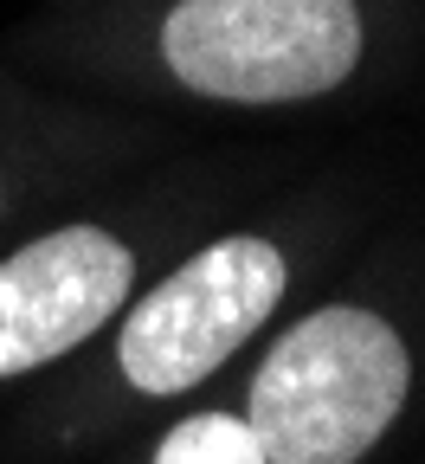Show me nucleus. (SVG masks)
Masks as SVG:
<instances>
[{
    "label": "nucleus",
    "mask_w": 425,
    "mask_h": 464,
    "mask_svg": "<svg viewBox=\"0 0 425 464\" xmlns=\"http://www.w3.org/2000/svg\"><path fill=\"white\" fill-rule=\"evenodd\" d=\"M406 342L374 310H316L303 316L252 381L246 426L271 464H354L406 406Z\"/></svg>",
    "instance_id": "1"
},
{
    "label": "nucleus",
    "mask_w": 425,
    "mask_h": 464,
    "mask_svg": "<svg viewBox=\"0 0 425 464\" xmlns=\"http://www.w3.org/2000/svg\"><path fill=\"white\" fill-rule=\"evenodd\" d=\"M174 84L226 103H296L335 91L361 58L354 0H180L161 20Z\"/></svg>",
    "instance_id": "2"
},
{
    "label": "nucleus",
    "mask_w": 425,
    "mask_h": 464,
    "mask_svg": "<svg viewBox=\"0 0 425 464\" xmlns=\"http://www.w3.org/2000/svg\"><path fill=\"white\" fill-rule=\"evenodd\" d=\"M155 464H271V458L238 413H194L155 445Z\"/></svg>",
    "instance_id": "5"
},
{
    "label": "nucleus",
    "mask_w": 425,
    "mask_h": 464,
    "mask_svg": "<svg viewBox=\"0 0 425 464\" xmlns=\"http://www.w3.org/2000/svg\"><path fill=\"white\" fill-rule=\"evenodd\" d=\"M284 297V252L271 239L232 232L161 277L123 323V381L136 393H188L219 362L246 348Z\"/></svg>",
    "instance_id": "3"
},
{
    "label": "nucleus",
    "mask_w": 425,
    "mask_h": 464,
    "mask_svg": "<svg viewBox=\"0 0 425 464\" xmlns=\"http://www.w3.org/2000/svg\"><path fill=\"white\" fill-rule=\"evenodd\" d=\"M136 284L130 246L103 226H58L0 265V381L91 342Z\"/></svg>",
    "instance_id": "4"
}]
</instances>
